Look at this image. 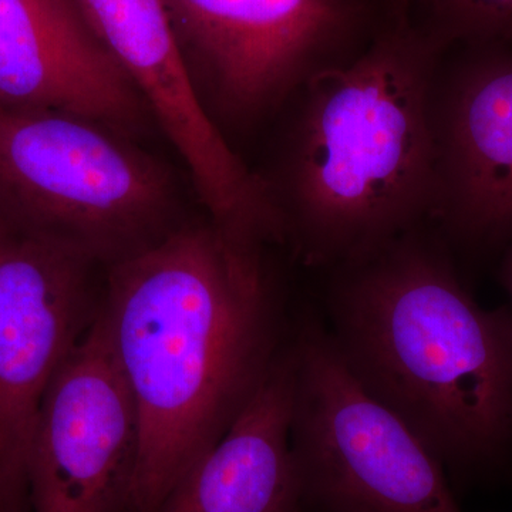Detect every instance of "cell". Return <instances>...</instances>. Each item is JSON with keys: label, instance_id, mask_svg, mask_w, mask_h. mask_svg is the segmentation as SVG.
I'll return each mask as SVG.
<instances>
[{"label": "cell", "instance_id": "cell-5", "mask_svg": "<svg viewBox=\"0 0 512 512\" xmlns=\"http://www.w3.org/2000/svg\"><path fill=\"white\" fill-rule=\"evenodd\" d=\"M205 109L229 143L272 123L403 10L393 0H164Z\"/></svg>", "mask_w": 512, "mask_h": 512}, {"label": "cell", "instance_id": "cell-6", "mask_svg": "<svg viewBox=\"0 0 512 512\" xmlns=\"http://www.w3.org/2000/svg\"><path fill=\"white\" fill-rule=\"evenodd\" d=\"M291 446L309 512H463L439 458L350 376L323 320L295 338Z\"/></svg>", "mask_w": 512, "mask_h": 512}, {"label": "cell", "instance_id": "cell-1", "mask_svg": "<svg viewBox=\"0 0 512 512\" xmlns=\"http://www.w3.org/2000/svg\"><path fill=\"white\" fill-rule=\"evenodd\" d=\"M265 251L207 218L107 266L99 311L140 421L127 512L160 508L285 348Z\"/></svg>", "mask_w": 512, "mask_h": 512}, {"label": "cell", "instance_id": "cell-12", "mask_svg": "<svg viewBox=\"0 0 512 512\" xmlns=\"http://www.w3.org/2000/svg\"><path fill=\"white\" fill-rule=\"evenodd\" d=\"M295 340L227 433L156 512H309L291 446Z\"/></svg>", "mask_w": 512, "mask_h": 512}, {"label": "cell", "instance_id": "cell-10", "mask_svg": "<svg viewBox=\"0 0 512 512\" xmlns=\"http://www.w3.org/2000/svg\"><path fill=\"white\" fill-rule=\"evenodd\" d=\"M138 453L136 403L97 311L37 410L28 451L30 512H127Z\"/></svg>", "mask_w": 512, "mask_h": 512}, {"label": "cell", "instance_id": "cell-14", "mask_svg": "<svg viewBox=\"0 0 512 512\" xmlns=\"http://www.w3.org/2000/svg\"><path fill=\"white\" fill-rule=\"evenodd\" d=\"M498 279L500 284L505 289V292L510 295L512 301V244L508 245L501 254V264L498 268Z\"/></svg>", "mask_w": 512, "mask_h": 512}, {"label": "cell", "instance_id": "cell-4", "mask_svg": "<svg viewBox=\"0 0 512 512\" xmlns=\"http://www.w3.org/2000/svg\"><path fill=\"white\" fill-rule=\"evenodd\" d=\"M76 114L0 107V215L110 266L180 227L170 168Z\"/></svg>", "mask_w": 512, "mask_h": 512}, {"label": "cell", "instance_id": "cell-8", "mask_svg": "<svg viewBox=\"0 0 512 512\" xmlns=\"http://www.w3.org/2000/svg\"><path fill=\"white\" fill-rule=\"evenodd\" d=\"M79 2L183 158L208 220L248 247L284 244V225L264 181L229 143L195 89L164 0Z\"/></svg>", "mask_w": 512, "mask_h": 512}, {"label": "cell", "instance_id": "cell-13", "mask_svg": "<svg viewBox=\"0 0 512 512\" xmlns=\"http://www.w3.org/2000/svg\"><path fill=\"white\" fill-rule=\"evenodd\" d=\"M424 19L446 45L512 46V0H433Z\"/></svg>", "mask_w": 512, "mask_h": 512}, {"label": "cell", "instance_id": "cell-2", "mask_svg": "<svg viewBox=\"0 0 512 512\" xmlns=\"http://www.w3.org/2000/svg\"><path fill=\"white\" fill-rule=\"evenodd\" d=\"M323 325L357 384L460 485L512 467V308H484L430 222L323 272Z\"/></svg>", "mask_w": 512, "mask_h": 512}, {"label": "cell", "instance_id": "cell-7", "mask_svg": "<svg viewBox=\"0 0 512 512\" xmlns=\"http://www.w3.org/2000/svg\"><path fill=\"white\" fill-rule=\"evenodd\" d=\"M97 266L0 215V512H30L33 424L56 370L99 311Z\"/></svg>", "mask_w": 512, "mask_h": 512}, {"label": "cell", "instance_id": "cell-3", "mask_svg": "<svg viewBox=\"0 0 512 512\" xmlns=\"http://www.w3.org/2000/svg\"><path fill=\"white\" fill-rule=\"evenodd\" d=\"M446 46L426 19L404 13L275 117L274 157L255 171L303 265L359 261L429 222L430 86Z\"/></svg>", "mask_w": 512, "mask_h": 512}, {"label": "cell", "instance_id": "cell-9", "mask_svg": "<svg viewBox=\"0 0 512 512\" xmlns=\"http://www.w3.org/2000/svg\"><path fill=\"white\" fill-rule=\"evenodd\" d=\"M429 120L430 224L456 255L503 254L512 244V46L444 47Z\"/></svg>", "mask_w": 512, "mask_h": 512}, {"label": "cell", "instance_id": "cell-11", "mask_svg": "<svg viewBox=\"0 0 512 512\" xmlns=\"http://www.w3.org/2000/svg\"><path fill=\"white\" fill-rule=\"evenodd\" d=\"M0 107L64 111L134 140L156 123L79 0H0Z\"/></svg>", "mask_w": 512, "mask_h": 512}, {"label": "cell", "instance_id": "cell-15", "mask_svg": "<svg viewBox=\"0 0 512 512\" xmlns=\"http://www.w3.org/2000/svg\"><path fill=\"white\" fill-rule=\"evenodd\" d=\"M393 2L399 5L400 8L409 10V12H413L414 9H419L426 15L433 0H393Z\"/></svg>", "mask_w": 512, "mask_h": 512}]
</instances>
